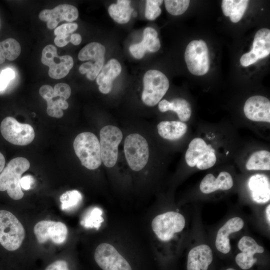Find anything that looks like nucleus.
<instances>
[{
    "label": "nucleus",
    "instance_id": "obj_1",
    "mask_svg": "<svg viewBox=\"0 0 270 270\" xmlns=\"http://www.w3.org/2000/svg\"><path fill=\"white\" fill-rule=\"evenodd\" d=\"M30 163L24 158L12 159L0 173V191L6 190L13 200L22 198L24 194L20 186V180L24 172L29 169Z\"/></svg>",
    "mask_w": 270,
    "mask_h": 270
},
{
    "label": "nucleus",
    "instance_id": "obj_2",
    "mask_svg": "<svg viewBox=\"0 0 270 270\" xmlns=\"http://www.w3.org/2000/svg\"><path fill=\"white\" fill-rule=\"evenodd\" d=\"M74 148L82 164L89 170L98 168L102 162L100 142L90 132L78 134L74 142Z\"/></svg>",
    "mask_w": 270,
    "mask_h": 270
},
{
    "label": "nucleus",
    "instance_id": "obj_3",
    "mask_svg": "<svg viewBox=\"0 0 270 270\" xmlns=\"http://www.w3.org/2000/svg\"><path fill=\"white\" fill-rule=\"evenodd\" d=\"M25 237L24 229L16 217L8 210H0V244L10 251L18 249Z\"/></svg>",
    "mask_w": 270,
    "mask_h": 270
},
{
    "label": "nucleus",
    "instance_id": "obj_4",
    "mask_svg": "<svg viewBox=\"0 0 270 270\" xmlns=\"http://www.w3.org/2000/svg\"><path fill=\"white\" fill-rule=\"evenodd\" d=\"M144 88L142 100L146 106L157 104L169 88V81L166 75L156 70L147 71L143 78Z\"/></svg>",
    "mask_w": 270,
    "mask_h": 270
},
{
    "label": "nucleus",
    "instance_id": "obj_5",
    "mask_svg": "<svg viewBox=\"0 0 270 270\" xmlns=\"http://www.w3.org/2000/svg\"><path fill=\"white\" fill-rule=\"evenodd\" d=\"M124 152L130 168L134 171L142 170L146 164L149 157L148 146L140 134H130L124 144Z\"/></svg>",
    "mask_w": 270,
    "mask_h": 270
},
{
    "label": "nucleus",
    "instance_id": "obj_6",
    "mask_svg": "<svg viewBox=\"0 0 270 270\" xmlns=\"http://www.w3.org/2000/svg\"><path fill=\"white\" fill-rule=\"evenodd\" d=\"M186 164L200 170L209 168L216 160V151L211 144H208L201 138H196L190 142L185 154Z\"/></svg>",
    "mask_w": 270,
    "mask_h": 270
},
{
    "label": "nucleus",
    "instance_id": "obj_7",
    "mask_svg": "<svg viewBox=\"0 0 270 270\" xmlns=\"http://www.w3.org/2000/svg\"><path fill=\"white\" fill-rule=\"evenodd\" d=\"M184 60L190 72L196 76H202L210 68L208 50L202 40L191 41L184 52Z\"/></svg>",
    "mask_w": 270,
    "mask_h": 270
},
{
    "label": "nucleus",
    "instance_id": "obj_8",
    "mask_svg": "<svg viewBox=\"0 0 270 270\" xmlns=\"http://www.w3.org/2000/svg\"><path fill=\"white\" fill-rule=\"evenodd\" d=\"M101 158L104 165L114 166L118 158V146L122 138L120 129L114 126L103 127L100 132Z\"/></svg>",
    "mask_w": 270,
    "mask_h": 270
},
{
    "label": "nucleus",
    "instance_id": "obj_9",
    "mask_svg": "<svg viewBox=\"0 0 270 270\" xmlns=\"http://www.w3.org/2000/svg\"><path fill=\"white\" fill-rule=\"evenodd\" d=\"M185 226V218L180 214L168 212L156 216L152 222V228L162 241L170 240L174 234L181 232Z\"/></svg>",
    "mask_w": 270,
    "mask_h": 270
},
{
    "label": "nucleus",
    "instance_id": "obj_10",
    "mask_svg": "<svg viewBox=\"0 0 270 270\" xmlns=\"http://www.w3.org/2000/svg\"><path fill=\"white\" fill-rule=\"evenodd\" d=\"M0 130L2 136L8 142L17 146L28 145L34 138V130L30 125L20 123L11 116L2 120Z\"/></svg>",
    "mask_w": 270,
    "mask_h": 270
},
{
    "label": "nucleus",
    "instance_id": "obj_11",
    "mask_svg": "<svg viewBox=\"0 0 270 270\" xmlns=\"http://www.w3.org/2000/svg\"><path fill=\"white\" fill-rule=\"evenodd\" d=\"M94 260L103 270H132L127 260L112 244H99L94 252Z\"/></svg>",
    "mask_w": 270,
    "mask_h": 270
},
{
    "label": "nucleus",
    "instance_id": "obj_12",
    "mask_svg": "<svg viewBox=\"0 0 270 270\" xmlns=\"http://www.w3.org/2000/svg\"><path fill=\"white\" fill-rule=\"evenodd\" d=\"M34 233L38 242L40 244L50 240L56 244L64 242L68 236V228L60 222L41 220L34 226Z\"/></svg>",
    "mask_w": 270,
    "mask_h": 270
},
{
    "label": "nucleus",
    "instance_id": "obj_13",
    "mask_svg": "<svg viewBox=\"0 0 270 270\" xmlns=\"http://www.w3.org/2000/svg\"><path fill=\"white\" fill-rule=\"evenodd\" d=\"M270 53V30L263 28L255 34L251 50L244 54L240 58V63L246 67L264 58Z\"/></svg>",
    "mask_w": 270,
    "mask_h": 270
},
{
    "label": "nucleus",
    "instance_id": "obj_14",
    "mask_svg": "<svg viewBox=\"0 0 270 270\" xmlns=\"http://www.w3.org/2000/svg\"><path fill=\"white\" fill-rule=\"evenodd\" d=\"M78 16V12L74 6L64 4L55 7L52 10H44L39 15V18L47 22V26L49 29H54L58 24L62 20L72 22Z\"/></svg>",
    "mask_w": 270,
    "mask_h": 270
},
{
    "label": "nucleus",
    "instance_id": "obj_15",
    "mask_svg": "<svg viewBox=\"0 0 270 270\" xmlns=\"http://www.w3.org/2000/svg\"><path fill=\"white\" fill-rule=\"evenodd\" d=\"M244 112L250 120L270 122V101L265 96L256 95L248 98Z\"/></svg>",
    "mask_w": 270,
    "mask_h": 270
},
{
    "label": "nucleus",
    "instance_id": "obj_16",
    "mask_svg": "<svg viewBox=\"0 0 270 270\" xmlns=\"http://www.w3.org/2000/svg\"><path fill=\"white\" fill-rule=\"evenodd\" d=\"M143 34V39L140 42L132 44L129 48L132 55L136 59L142 58L146 52H155L160 48L158 32L154 28H146Z\"/></svg>",
    "mask_w": 270,
    "mask_h": 270
},
{
    "label": "nucleus",
    "instance_id": "obj_17",
    "mask_svg": "<svg viewBox=\"0 0 270 270\" xmlns=\"http://www.w3.org/2000/svg\"><path fill=\"white\" fill-rule=\"evenodd\" d=\"M121 71L119 62L115 58L110 60L96 78L99 90L104 94H108L112 89L113 80L120 74Z\"/></svg>",
    "mask_w": 270,
    "mask_h": 270
},
{
    "label": "nucleus",
    "instance_id": "obj_18",
    "mask_svg": "<svg viewBox=\"0 0 270 270\" xmlns=\"http://www.w3.org/2000/svg\"><path fill=\"white\" fill-rule=\"evenodd\" d=\"M212 260V252L206 244L192 248L188 256L187 270H207Z\"/></svg>",
    "mask_w": 270,
    "mask_h": 270
},
{
    "label": "nucleus",
    "instance_id": "obj_19",
    "mask_svg": "<svg viewBox=\"0 0 270 270\" xmlns=\"http://www.w3.org/2000/svg\"><path fill=\"white\" fill-rule=\"evenodd\" d=\"M244 226L243 220L238 217H234L228 220L218 230L216 240L217 250L227 254L230 250L228 236L230 234L240 230Z\"/></svg>",
    "mask_w": 270,
    "mask_h": 270
},
{
    "label": "nucleus",
    "instance_id": "obj_20",
    "mask_svg": "<svg viewBox=\"0 0 270 270\" xmlns=\"http://www.w3.org/2000/svg\"><path fill=\"white\" fill-rule=\"evenodd\" d=\"M248 186L252 200L257 203H266L270 199V183L264 174H256L248 180Z\"/></svg>",
    "mask_w": 270,
    "mask_h": 270
},
{
    "label": "nucleus",
    "instance_id": "obj_21",
    "mask_svg": "<svg viewBox=\"0 0 270 270\" xmlns=\"http://www.w3.org/2000/svg\"><path fill=\"white\" fill-rule=\"evenodd\" d=\"M232 186L231 175L226 172H222L216 178L212 174L206 175L200 184V188L202 192L210 194L218 190H228Z\"/></svg>",
    "mask_w": 270,
    "mask_h": 270
},
{
    "label": "nucleus",
    "instance_id": "obj_22",
    "mask_svg": "<svg viewBox=\"0 0 270 270\" xmlns=\"http://www.w3.org/2000/svg\"><path fill=\"white\" fill-rule=\"evenodd\" d=\"M158 108L161 112L168 110L176 112L182 122L188 121L192 114L190 104L182 98H176L170 102L163 100L158 102Z\"/></svg>",
    "mask_w": 270,
    "mask_h": 270
},
{
    "label": "nucleus",
    "instance_id": "obj_23",
    "mask_svg": "<svg viewBox=\"0 0 270 270\" xmlns=\"http://www.w3.org/2000/svg\"><path fill=\"white\" fill-rule=\"evenodd\" d=\"M158 133L162 138L174 140L181 138L187 132V125L180 121H162L157 126Z\"/></svg>",
    "mask_w": 270,
    "mask_h": 270
},
{
    "label": "nucleus",
    "instance_id": "obj_24",
    "mask_svg": "<svg viewBox=\"0 0 270 270\" xmlns=\"http://www.w3.org/2000/svg\"><path fill=\"white\" fill-rule=\"evenodd\" d=\"M247 0H223L222 9L224 14L229 16L234 23L238 22L243 16L248 4Z\"/></svg>",
    "mask_w": 270,
    "mask_h": 270
},
{
    "label": "nucleus",
    "instance_id": "obj_25",
    "mask_svg": "<svg viewBox=\"0 0 270 270\" xmlns=\"http://www.w3.org/2000/svg\"><path fill=\"white\" fill-rule=\"evenodd\" d=\"M130 0H118L116 4H112L108 8L110 16L118 24L127 23L130 20L134 10L130 6Z\"/></svg>",
    "mask_w": 270,
    "mask_h": 270
},
{
    "label": "nucleus",
    "instance_id": "obj_26",
    "mask_svg": "<svg viewBox=\"0 0 270 270\" xmlns=\"http://www.w3.org/2000/svg\"><path fill=\"white\" fill-rule=\"evenodd\" d=\"M55 58L53 64L49 66L48 75L52 78L60 79L68 74L74 66V60L69 55L58 56L57 62Z\"/></svg>",
    "mask_w": 270,
    "mask_h": 270
},
{
    "label": "nucleus",
    "instance_id": "obj_27",
    "mask_svg": "<svg viewBox=\"0 0 270 270\" xmlns=\"http://www.w3.org/2000/svg\"><path fill=\"white\" fill-rule=\"evenodd\" d=\"M105 47L100 43L92 42L84 46L79 52L78 58L81 61L94 60L104 62Z\"/></svg>",
    "mask_w": 270,
    "mask_h": 270
},
{
    "label": "nucleus",
    "instance_id": "obj_28",
    "mask_svg": "<svg viewBox=\"0 0 270 270\" xmlns=\"http://www.w3.org/2000/svg\"><path fill=\"white\" fill-rule=\"evenodd\" d=\"M248 170H270V152L266 150L254 152L246 164Z\"/></svg>",
    "mask_w": 270,
    "mask_h": 270
},
{
    "label": "nucleus",
    "instance_id": "obj_29",
    "mask_svg": "<svg viewBox=\"0 0 270 270\" xmlns=\"http://www.w3.org/2000/svg\"><path fill=\"white\" fill-rule=\"evenodd\" d=\"M102 214V211L100 208H90L83 216L80 224L86 228H94L98 230L104 222Z\"/></svg>",
    "mask_w": 270,
    "mask_h": 270
},
{
    "label": "nucleus",
    "instance_id": "obj_30",
    "mask_svg": "<svg viewBox=\"0 0 270 270\" xmlns=\"http://www.w3.org/2000/svg\"><path fill=\"white\" fill-rule=\"evenodd\" d=\"M61 208L64 211H70L78 208L81 204L82 196L77 190H68L60 196Z\"/></svg>",
    "mask_w": 270,
    "mask_h": 270
},
{
    "label": "nucleus",
    "instance_id": "obj_31",
    "mask_svg": "<svg viewBox=\"0 0 270 270\" xmlns=\"http://www.w3.org/2000/svg\"><path fill=\"white\" fill-rule=\"evenodd\" d=\"M53 98L46 100L47 103L46 112L48 116L56 118H60L64 115L62 110H66L68 107V104L66 100L60 97H54Z\"/></svg>",
    "mask_w": 270,
    "mask_h": 270
},
{
    "label": "nucleus",
    "instance_id": "obj_32",
    "mask_svg": "<svg viewBox=\"0 0 270 270\" xmlns=\"http://www.w3.org/2000/svg\"><path fill=\"white\" fill-rule=\"evenodd\" d=\"M2 46L4 57L8 60H16L20 53V46L14 38H8L4 40L2 42Z\"/></svg>",
    "mask_w": 270,
    "mask_h": 270
},
{
    "label": "nucleus",
    "instance_id": "obj_33",
    "mask_svg": "<svg viewBox=\"0 0 270 270\" xmlns=\"http://www.w3.org/2000/svg\"><path fill=\"white\" fill-rule=\"evenodd\" d=\"M238 248L242 252L254 255L256 253H262L264 248L259 246L252 238L244 236L238 242Z\"/></svg>",
    "mask_w": 270,
    "mask_h": 270
},
{
    "label": "nucleus",
    "instance_id": "obj_34",
    "mask_svg": "<svg viewBox=\"0 0 270 270\" xmlns=\"http://www.w3.org/2000/svg\"><path fill=\"white\" fill-rule=\"evenodd\" d=\"M190 1L188 0H164L166 10L174 16H179L184 14L188 8Z\"/></svg>",
    "mask_w": 270,
    "mask_h": 270
},
{
    "label": "nucleus",
    "instance_id": "obj_35",
    "mask_svg": "<svg viewBox=\"0 0 270 270\" xmlns=\"http://www.w3.org/2000/svg\"><path fill=\"white\" fill-rule=\"evenodd\" d=\"M162 0H148L146 1L145 16L148 20L156 19L162 12L160 6L162 4Z\"/></svg>",
    "mask_w": 270,
    "mask_h": 270
},
{
    "label": "nucleus",
    "instance_id": "obj_36",
    "mask_svg": "<svg viewBox=\"0 0 270 270\" xmlns=\"http://www.w3.org/2000/svg\"><path fill=\"white\" fill-rule=\"evenodd\" d=\"M252 254L242 252L236 257V262L242 270H248L256 262V258Z\"/></svg>",
    "mask_w": 270,
    "mask_h": 270
},
{
    "label": "nucleus",
    "instance_id": "obj_37",
    "mask_svg": "<svg viewBox=\"0 0 270 270\" xmlns=\"http://www.w3.org/2000/svg\"><path fill=\"white\" fill-rule=\"evenodd\" d=\"M57 55L56 48L52 44L48 45L42 51V62L49 67L53 64Z\"/></svg>",
    "mask_w": 270,
    "mask_h": 270
},
{
    "label": "nucleus",
    "instance_id": "obj_38",
    "mask_svg": "<svg viewBox=\"0 0 270 270\" xmlns=\"http://www.w3.org/2000/svg\"><path fill=\"white\" fill-rule=\"evenodd\" d=\"M54 97H60L66 100L70 96L71 88L65 83H58L56 84L54 88Z\"/></svg>",
    "mask_w": 270,
    "mask_h": 270
},
{
    "label": "nucleus",
    "instance_id": "obj_39",
    "mask_svg": "<svg viewBox=\"0 0 270 270\" xmlns=\"http://www.w3.org/2000/svg\"><path fill=\"white\" fill-rule=\"evenodd\" d=\"M14 78V72L12 69L8 68L2 70L0 74V90H4Z\"/></svg>",
    "mask_w": 270,
    "mask_h": 270
},
{
    "label": "nucleus",
    "instance_id": "obj_40",
    "mask_svg": "<svg viewBox=\"0 0 270 270\" xmlns=\"http://www.w3.org/2000/svg\"><path fill=\"white\" fill-rule=\"evenodd\" d=\"M78 28V25L76 23L64 24L56 28L54 30V34L56 36L70 34L75 31Z\"/></svg>",
    "mask_w": 270,
    "mask_h": 270
},
{
    "label": "nucleus",
    "instance_id": "obj_41",
    "mask_svg": "<svg viewBox=\"0 0 270 270\" xmlns=\"http://www.w3.org/2000/svg\"><path fill=\"white\" fill-rule=\"evenodd\" d=\"M39 94L46 100L54 98V88L49 85L46 84L42 86L39 90Z\"/></svg>",
    "mask_w": 270,
    "mask_h": 270
},
{
    "label": "nucleus",
    "instance_id": "obj_42",
    "mask_svg": "<svg viewBox=\"0 0 270 270\" xmlns=\"http://www.w3.org/2000/svg\"><path fill=\"white\" fill-rule=\"evenodd\" d=\"M44 270H69L68 263L64 260H58L48 265Z\"/></svg>",
    "mask_w": 270,
    "mask_h": 270
},
{
    "label": "nucleus",
    "instance_id": "obj_43",
    "mask_svg": "<svg viewBox=\"0 0 270 270\" xmlns=\"http://www.w3.org/2000/svg\"><path fill=\"white\" fill-rule=\"evenodd\" d=\"M34 183V178L30 175H26L22 176L20 180L21 188L24 190H28L32 188Z\"/></svg>",
    "mask_w": 270,
    "mask_h": 270
},
{
    "label": "nucleus",
    "instance_id": "obj_44",
    "mask_svg": "<svg viewBox=\"0 0 270 270\" xmlns=\"http://www.w3.org/2000/svg\"><path fill=\"white\" fill-rule=\"evenodd\" d=\"M70 34L57 36L54 39V42L58 47L64 46L70 42Z\"/></svg>",
    "mask_w": 270,
    "mask_h": 270
},
{
    "label": "nucleus",
    "instance_id": "obj_45",
    "mask_svg": "<svg viewBox=\"0 0 270 270\" xmlns=\"http://www.w3.org/2000/svg\"><path fill=\"white\" fill-rule=\"evenodd\" d=\"M94 66V63L88 62L83 63L79 68V72L82 74H86Z\"/></svg>",
    "mask_w": 270,
    "mask_h": 270
},
{
    "label": "nucleus",
    "instance_id": "obj_46",
    "mask_svg": "<svg viewBox=\"0 0 270 270\" xmlns=\"http://www.w3.org/2000/svg\"><path fill=\"white\" fill-rule=\"evenodd\" d=\"M82 40L81 36L78 34H71L70 42L74 45H78Z\"/></svg>",
    "mask_w": 270,
    "mask_h": 270
},
{
    "label": "nucleus",
    "instance_id": "obj_47",
    "mask_svg": "<svg viewBox=\"0 0 270 270\" xmlns=\"http://www.w3.org/2000/svg\"><path fill=\"white\" fill-rule=\"evenodd\" d=\"M6 163L5 158L4 155L0 152V173L4 168Z\"/></svg>",
    "mask_w": 270,
    "mask_h": 270
},
{
    "label": "nucleus",
    "instance_id": "obj_48",
    "mask_svg": "<svg viewBox=\"0 0 270 270\" xmlns=\"http://www.w3.org/2000/svg\"><path fill=\"white\" fill-rule=\"evenodd\" d=\"M6 58L4 54L3 48L2 46V42H0V64L4 62Z\"/></svg>",
    "mask_w": 270,
    "mask_h": 270
},
{
    "label": "nucleus",
    "instance_id": "obj_49",
    "mask_svg": "<svg viewBox=\"0 0 270 270\" xmlns=\"http://www.w3.org/2000/svg\"><path fill=\"white\" fill-rule=\"evenodd\" d=\"M270 205L268 204L266 208V214L268 221L270 224Z\"/></svg>",
    "mask_w": 270,
    "mask_h": 270
},
{
    "label": "nucleus",
    "instance_id": "obj_50",
    "mask_svg": "<svg viewBox=\"0 0 270 270\" xmlns=\"http://www.w3.org/2000/svg\"><path fill=\"white\" fill-rule=\"evenodd\" d=\"M226 270H234V268H228V269Z\"/></svg>",
    "mask_w": 270,
    "mask_h": 270
}]
</instances>
